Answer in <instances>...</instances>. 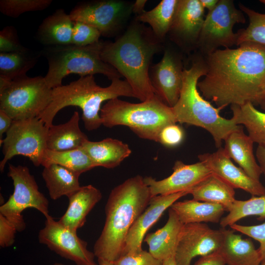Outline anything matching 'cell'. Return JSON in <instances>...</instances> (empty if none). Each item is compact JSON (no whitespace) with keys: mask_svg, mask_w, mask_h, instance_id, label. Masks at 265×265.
<instances>
[{"mask_svg":"<svg viewBox=\"0 0 265 265\" xmlns=\"http://www.w3.org/2000/svg\"><path fill=\"white\" fill-rule=\"evenodd\" d=\"M48 129L38 117L13 120L5 138L0 141L4 156L0 162V171L9 160L19 155L27 157L36 166L41 165L47 149Z\"/></svg>","mask_w":265,"mask_h":265,"instance_id":"8fae6325","label":"cell"},{"mask_svg":"<svg viewBox=\"0 0 265 265\" xmlns=\"http://www.w3.org/2000/svg\"><path fill=\"white\" fill-rule=\"evenodd\" d=\"M224 141L223 149L227 156L237 163L249 176L260 181L262 173L254 154V142L244 132L242 127L240 125L238 129L230 133Z\"/></svg>","mask_w":265,"mask_h":265,"instance_id":"7402d4cb","label":"cell"},{"mask_svg":"<svg viewBox=\"0 0 265 265\" xmlns=\"http://www.w3.org/2000/svg\"><path fill=\"white\" fill-rule=\"evenodd\" d=\"M261 93H262V94L264 97V99L265 98V81L263 82L262 86H261Z\"/></svg>","mask_w":265,"mask_h":265,"instance_id":"f907efd6","label":"cell"},{"mask_svg":"<svg viewBox=\"0 0 265 265\" xmlns=\"http://www.w3.org/2000/svg\"><path fill=\"white\" fill-rule=\"evenodd\" d=\"M188 194L187 191L166 195L153 196L148 206L130 228L123 255L136 254L143 250L142 243L148 230L159 219L164 211L179 199Z\"/></svg>","mask_w":265,"mask_h":265,"instance_id":"d6986e66","label":"cell"},{"mask_svg":"<svg viewBox=\"0 0 265 265\" xmlns=\"http://www.w3.org/2000/svg\"><path fill=\"white\" fill-rule=\"evenodd\" d=\"M205 18L199 0H179L168 34L182 52L196 51Z\"/></svg>","mask_w":265,"mask_h":265,"instance_id":"2e32d148","label":"cell"},{"mask_svg":"<svg viewBox=\"0 0 265 265\" xmlns=\"http://www.w3.org/2000/svg\"><path fill=\"white\" fill-rule=\"evenodd\" d=\"M219 0H199L202 7L208 10V12L212 10L216 6Z\"/></svg>","mask_w":265,"mask_h":265,"instance_id":"7dc6e473","label":"cell"},{"mask_svg":"<svg viewBox=\"0 0 265 265\" xmlns=\"http://www.w3.org/2000/svg\"><path fill=\"white\" fill-rule=\"evenodd\" d=\"M265 4V0H260ZM239 9L245 13L249 23L246 28L238 30L237 46L244 42H252L265 46V13H260L243 4H238Z\"/></svg>","mask_w":265,"mask_h":265,"instance_id":"e575fe53","label":"cell"},{"mask_svg":"<svg viewBox=\"0 0 265 265\" xmlns=\"http://www.w3.org/2000/svg\"><path fill=\"white\" fill-rule=\"evenodd\" d=\"M100 116L107 128L125 126L140 138L157 142L165 127L177 123L172 108L156 95L139 103L109 100L102 107Z\"/></svg>","mask_w":265,"mask_h":265,"instance_id":"8992f818","label":"cell"},{"mask_svg":"<svg viewBox=\"0 0 265 265\" xmlns=\"http://www.w3.org/2000/svg\"><path fill=\"white\" fill-rule=\"evenodd\" d=\"M173 172L168 177L157 180L152 177L144 178L153 196L166 195L187 191L193 187L212 173L202 161L187 164L177 160Z\"/></svg>","mask_w":265,"mask_h":265,"instance_id":"e0dca14e","label":"cell"},{"mask_svg":"<svg viewBox=\"0 0 265 265\" xmlns=\"http://www.w3.org/2000/svg\"><path fill=\"white\" fill-rule=\"evenodd\" d=\"M13 120L4 111L0 109V141L4 133L11 126Z\"/></svg>","mask_w":265,"mask_h":265,"instance_id":"ee69618b","label":"cell"},{"mask_svg":"<svg viewBox=\"0 0 265 265\" xmlns=\"http://www.w3.org/2000/svg\"><path fill=\"white\" fill-rule=\"evenodd\" d=\"M73 22L64 9H59L46 17L39 26L37 37L48 46L72 44Z\"/></svg>","mask_w":265,"mask_h":265,"instance_id":"d4e9b609","label":"cell"},{"mask_svg":"<svg viewBox=\"0 0 265 265\" xmlns=\"http://www.w3.org/2000/svg\"><path fill=\"white\" fill-rule=\"evenodd\" d=\"M152 197L140 175L127 179L111 190L105 206V224L94 246L95 257L114 262L123 255L128 232Z\"/></svg>","mask_w":265,"mask_h":265,"instance_id":"3957f363","label":"cell"},{"mask_svg":"<svg viewBox=\"0 0 265 265\" xmlns=\"http://www.w3.org/2000/svg\"><path fill=\"white\" fill-rule=\"evenodd\" d=\"M28 49L21 44L13 26H6L0 30V53L24 52Z\"/></svg>","mask_w":265,"mask_h":265,"instance_id":"f35d334b","label":"cell"},{"mask_svg":"<svg viewBox=\"0 0 265 265\" xmlns=\"http://www.w3.org/2000/svg\"><path fill=\"white\" fill-rule=\"evenodd\" d=\"M162 265H177L174 257H171L164 260Z\"/></svg>","mask_w":265,"mask_h":265,"instance_id":"c3c4849f","label":"cell"},{"mask_svg":"<svg viewBox=\"0 0 265 265\" xmlns=\"http://www.w3.org/2000/svg\"><path fill=\"white\" fill-rule=\"evenodd\" d=\"M133 3L117 0L85 2L76 5L69 14L73 22H81L97 29L101 35L113 36L132 11Z\"/></svg>","mask_w":265,"mask_h":265,"instance_id":"7c38bea8","label":"cell"},{"mask_svg":"<svg viewBox=\"0 0 265 265\" xmlns=\"http://www.w3.org/2000/svg\"><path fill=\"white\" fill-rule=\"evenodd\" d=\"M52 164L66 167L80 176L95 167L82 147L63 151H54L47 149L41 165L44 167Z\"/></svg>","mask_w":265,"mask_h":265,"instance_id":"1f68e13d","label":"cell"},{"mask_svg":"<svg viewBox=\"0 0 265 265\" xmlns=\"http://www.w3.org/2000/svg\"><path fill=\"white\" fill-rule=\"evenodd\" d=\"M222 230H214L204 223L184 224L174 258L177 265H191L196 257L217 251L222 239Z\"/></svg>","mask_w":265,"mask_h":265,"instance_id":"5bb4252c","label":"cell"},{"mask_svg":"<svg viewBox=\"0 0 265 265\" xmlns=\"http://www.w3.org/2000/svg\"><path fill=\"white\" fill-rule=\"evenodd\" d=\"M39 241L62 258L77 265H98L95 254L87 248V242L75 231L54 220L46 218L44 227L38 233Z\"/></svg>","mask_w":265,"mask_h":265,"instance_id":"4fadbf2b","label":"cell"},{"mask_svg":"<svg viewBox=\"0 0 265 265\" xmlns=\"http://www.w3.org/2000/svg\"><path fill=\"white\" fill-rule=\"evenodd\" d=\"M42 176L51 198L56 200L68 197L80 187V175L61 165L52 164L44 167Z\"/></svg>","mask_w":265,"mask_h":265,"instance_id":"f1b7e54d","label":"cell"},{"mask_svg":"<svg viewBox=\"0 0 265 265\" xmlns=\"http://www.w3.org/2000/svg\"><path fill=\"white\" fill-rule=\"evenodd\" d=\"M101 34L96 28L83 22H73L72 44L86 46L100 41Z\"/></svg>","mask_w":265,"mask_h":265,"instance_id":"8d00e7d4","label":"cell"},{"mask_svg":"<svg viewBox=\"0 0 265 265\" xmlns=\"http://www.w3.org/2000/svg\"><path fill=\"white\" fill-rule=\"evenodd\" d=\"M7 175L13 181L14 191L8 200L0 206V213L15 226L17 232H22L26 228L22 212L26 209H35L46 218L50 216L49 201L39 191L27 167L9 164Z\"/></svg>","mask_w":265,"mask_h":265,"instance_id":"9c48e42d","label":"cell"},{"mask_svg":"<svg viewBox=\"0 0 265 265\" xmlns=\"http://www.w3.org/2000/svg\"><path fill=\"white\" fill-rule=\"evenodd\" d=\"M245 22L243 12L236 7L233 0H219L205 17L195 52L206 57L220 47L237 46L238 35L233 32V27Z\"/></svg>","mask_w":265,"mask_h":265,"instance_id":"30bf717a","label":"cell"},{"mask_svg":"<svg viewBox=\"0 0 265 265\" xmlns=\"http://www.w3.org/2000/svg\"><path fill=\"white\" fill-rule=\"evenodd\" d=\"M238 46L218 49L205 57L207 72L197 87L220 110L247 102L259 105L264 99L261 87L265 80V46L252 42Z\"/></svg>","mask_w":265,"mask_h":265,"instance_id":"6da1fadb","label":"cell"},{"mask_svg":"<svg viewBox=\"0 0 265 265\" xmlns=\"http://www.w3.org/2000/svg\"><path fill=\"white\" fill-rule=\"evenodd\" d=\"M79 121V113L76 111L66 123L53 124L47 132V149L63 151L81 148L88 139L80 128Z\"/></svg>","mask_w":265,"mask_h":265,"instance_id":"484cf974","label":"cell"},{"mask_svg":"<svg viewBox=\"0 0 265 265\" xmlns=\"http://www.w3.org/2000/svg\"><path fill=\"white\" fill-rule=\"evenodd\" d=\"M98 265H114L113 263L102 259H98Z\"/></svg>","mask_w":265,"mask_h":265,"instance_id":"681fc988","label":"cell"},{"mask_svg":"<svg viewBox=\"0 0 265 265\" xmlns=\"http://www.w3.org/2000/svg\"><path fill=\"white\" fill-rule=\"evenodd\" d=\"M179 1L162 0L152 9L137 16L135 20L148 24L156 37L163 40L170 30Z\"/></svg>","mask_w":265,"mask_h":265,"instance_id":"f546056e","label":"cell"},{"mask_svg":"<svg viewBox=\"0 0 265 265\" xmlns=\"http://www.w3.org/2000/svg\"><path fill=\"white\" fill-rule=\"evenodd\" d=\"M111 81L109 86L103 87L96 83L93 76L89 75L54 88L51 103L38 118L49 128L59 110L68 106H78L82 110L85 128L89 131L96 130L102 125L100 112L104 102L121 96L135 98L125 80Z\"/></svg>","mask_w":265,"mask_h":265,"instance_id":"277c9868","label":"cell"},{"mask_svg":"<svg viewBox=\"0 0 265 265\" xmlns=\"http://www.w3.org/2000/svg\"><path fill=\"white\" fill-rule=\"evenodd\" d=\"M200 161L205 163L212 173L235 188H239L252 196L265 195V187L260 181L249 176L240 167L235 165L220 147L212 153L198 156Z\"/></svg>","mask_w":265,"mask_h":265,"instance_id":"ac0fdd59","label":"cell"},{"mask_svg":"<svg viewBox=\"0 0 265 265\" xmlns=\"http://www.w3.org/2000/svg\"><path fill=\"white\" fill-rule=\"evenodd\" d=\"M222 230V239L217 251L226 265H260L262 260L252 240L243 238L233 230Z\"/></svg>","mask_w":265,"mask_h":265,"instance_id":"44dd1931","label":"cell"},{"mask_svg":"<svg viewBox=\"0 0 265 265\" xmlns=\"http://www.w3.org/2000/svg\"><path fill=\"white\" fill-rule=\"evenodd\" d=\"M184 69L182 54L169 47L164 50L161 59L150 69V79L156 95L171 107L180 97Z\"/></svg>","mask_w":265,"mask_h":265,"instance_id":"9a60e30c","label":"cell"},{"mask_svg":"<svg viewBox=\"0 0 265 265\" xmlns=\"http://www.w3.org/2000/svg\"><path fill=\"white\" fill-rule=\"evenodd\" d=\"M197 201L219 204L228 212L236 200L234 188L212 173L189 191Z\"/></svg>","mask_w":265,"mask_h":265,"instance_id":"83f0119b","label":"cell"},{"mask_svg":"<svg viewBox=\"0 0 265 265\" xmlns=\"http://www.w3.org/2000/svg\"><path fill=\"white\" fill-rule=\"evenodd\" d=\"M52 2V0H0V11L5 16L16 18L25 12L43 10Z\"/></svg>","mask_w":265,"mask_h":265,"instance_id":"d590c367","label":"cell"},{"mask_svg":"<svg viewBox=\"0 0 265 265\" xmlns=\"http://www.w3.org/2000/svg\"><path fill=\"white\" fill-rule=\"evenodd\" d=\"M104 41L86 46L72 44L48 46L42 53L48 62V70L44 77L52 89L61 86L63 79L71 74L80 77L102 74L111 81L122 76L112 66L104 62L101 53Z\"/></svg>","mask_w":265,"mask_h":265,"instance_id":"52a82bcc","label":"cell"},{"mask_svg":"<svg viewBox=\"0 0 265 265\" xmlns=\"http://www.w3.org/2000/svg\"><path fill=\"white\" fill-rule=\"evenodd\" d=\"M183 225L169 208L168 218L164 226L154 233L148 234L143 240L149 246V252L162 261L174 257Z\"/></svg>","mask_w":265,"mask_h":265,"instance_id":"603a6c76","label":"cell"},{"mask_svg":"<svg viewBox=\"0 0 265 265\" xmlns=\"http://www.w3.org/2000/svg\"><path fill=\"white\" fill-rule=\"evenodd\" d=\"M259 105L262 109L265 110V98L262 100Z\"/></svg>","mask_w":265,"mask_h":265,"instance_id":"816d5d0a","label":"cell"},{"mask_svg":"<svg viewBox=\"0 0 265 265\" xmlns=\"http://www.w3.org/2000/svg\"><path fill=\"white\" fill-rule=\"evenodd\" d=\"M17 232L15 226L0 213V246L5 248L12 246L15 242Z\"/></svg>","mask_w":265,"mask_h":265,"instance_id":"b9f144b4","label":"cell"},{"mask_svg":"<svg viewBox=\"0 0 265 265\" xmlns=\"http://www.w3.org/2000/svg\"><path fill=\"white\" fill-rule=\"evenodd\" d=\"M69 204L64 214L58 220L64 226L77 232L86 222V216L101 200L102 194L91 185L80 186L67 197Z\"/></svg>","mask_w":265,"mask_h":265,"instance_id":"ffe728a7","label":"cell"},{"mask_svg":"<svg viewBox=\"0 0 265 265\" xmlns=\"http://www.w3.org/2000/svg\"><path fill=\"white\" fill-rule=\"evenodd\" d=\"M229 227L235 231L239 232L258 241L260 246L258 250L261 258L262 263L265 262V222L251 226L235 223Z\"/></svg>","mask_w":265,"mask_h":265,"instance_id":"74e56055","label":"cell"},{"mask_svg":"<svg viewBox=\"0 0 265 265\" xmlns=\"http://www.w3.org/2000/svg\"><path fill=\"white\" fill-rule=\"evenodd\" d=\"M52 94L44 77L12 80L0 77V109L13 120L38 117L51 103Z\"/></svg>","mask_w":265,"mask_h":265,"instance_id":"ba28073f","label":"cell"},{"mask_svg":"<svg viewBox=\"0 0 265 265\" xmlns=\"http://www.w3.org/2000/svg\"><path fill=\"white\" fill-rule=\"evenodd\" d=\"M113 263L114 265H162L163 261L143 250L136 254H124Z\"/></svg>","mask_w":265,"mask_h":265,"instance_id":"ab89813d","label":"cell"},{"mask_svg":"<svg viewBox=\"0 0 265 265\" xmlns=\"http://www.w3.org/2000/svg\"><path fill=\"white\" fill-rule=\"evenodd\" d=\"M228 212L219 222L223 228L249 216H256L258 220H264L265 219V195L252 196L246 200L236 199Z\"/></svg>","mask_w":265,"mask_h":265,"instance_id":"836d02e7","label":"cell"},{"mask_svg":"<svg viewBox=\"0 0 265 265\" xmlns=\"http://www.w3.org/2000/svg\"><path fill=\"white\" fill-rule=\"evenodd\" d=\"M256 157L262 173L265 178V145H258L256 149Z\"/></svg>","mask_w":265,"mask_h":265,"instance_id":"f6af8a7d","label":"cell"},{"mask_svg":"<svg viewBox=\"0 0 265 265\" xmlns=\"http://www.w3.org/2000/svg\"><path fill=\"white\" fill-rule=\"evenodd\" d=\"M260 265H265V262H262Z\"/></svg>","mask_w":265,"mask_h":265,"instance_id":"db71d44e","label":"cell"},{"mask_svg":"<svg viewBox=\"0 0 265 265\" xmlns=\"http://www.w3.org/2000/svg\"><path fill=\"white\" fill-rule=\"evenodd\" d=\"M170 208L183 224L219 223L226 210L221 205L193 199L175 202Z\"/></svg>","mask_w":265,"mask_h":265,"instance_id":"4316f807","label":"cell"},{"mask_svg":"<svg viewBox=\"0 0 265 265\" xmlns=\"http://www.w3.org/2000/svg\"><path fill=\"white\" fill-rule=\"evenodd\" d=\"M206 72L205 57L196 53L190 67L184 69L180 97L172 108L177 123L205 129L212 135L219 148L222 141L240 125H237L232 118L222 117L219 114L221 110L200 95L197 83Z\"/></svg>","mask_w":265,"mask_h":265,"instance_id":"5b68a950","label":"cell"},{"mask_svg":"<svg viewBox=\"0 0 265 265\" xmlns=\"http://www.w3.org/2000/svg\"><path fill=\"white\" fill-rule=\"evenodd\" d=\"M39 53L30 51L0 53V76L12 80L26 76L36 64Z\"/></svg>","mask_w":265,"mask_h":265,"instance_id":"d6a6232c","label":"cell"},{"mask_svg":"<svg viewBox=\"0 0 265 265\" xmlns=\"http://www.w3.org/2000/svg\"><path fill=\"white\" fill-rule=\"evenodd\" d=\"M161 49L152 30L135 20L114 42H104L101 57L125 78L136 98L144 102L155 95L149 71L152 59Z\"/></svg>","mask_w":265,"mask_h":265,"instance_id":"7a4b0ae2","label":"cell"},{"mask_svg":"<svg viewBox=\"0 0 265 265\" xmlns=\"http://www.w3.org/2000/svg\"><path fill=\"white\" fill-rule=\"evenodd\" d=\"M146 0H137L132 4V13L136 14L137 16L141 14L144 10Z\"/></svg>","mask_w":265,"mask_h":265,"instance_id":"bcb514c9","label":"cell"},{"mask_svg":"<svg viewBox=\"0 0 265 265\" xmlns=\"http://www.w3.org/2000/svg\"><path fill=\"white\" fill-rule=\"evenodd\" d=\"M232 119L237 125H243L254 142L265 145V113L256 109L251 102L232 105Z\"/></svg>","mask_w":265,"mask_h":265,"instance_id":"4dcf8cb0","label":"cell"},{"mask_svg":"<svg viewBox=\"0 0 265 265\" xmlns=\"http://www.w3.org/2000/svg\"><path fill=\"white\" fill-rule=\"evenodd\" d=\"M53 265H64L63 264L60 263H55Z\"/></svg>","mask_w":265,"mask_h":265,"instance_id":"f5cc1de1","label":"cell"},{"mask_svg":"<svg viewBox=\"0 0 265 265\" xmlns=\"http://www.w3.org/2000/svg\"><path fill=\"white\" fill-rule=\"evenodd\" d=\"M81 147L95 167H116L132 153L128 144L112 138H106L100 141H91L88 139Z\"/></svg>","mask_w":265,"mask_h":265,"instance_id":"cb8c5ba5","label":"cell"},{"mask_svg":"<svg viewBox=\"0 0 265 265\" xmlns=\"http://www.w3.org/2000/svg\"><path fill=\"white\" fill-rule=\"evenodd\" d=\"M192 265H226L220 254L215 251L202 256Z\"/></svg>","mask_w":265,"mask_h":265,"instance_id":"7bdbcfd3","label":"cell"},{"mask_svg":"<svg viewBox=\"0 0 265 265\" xmlns=\"http://www.w3.org/2000/svg\"><path fill=\"white\" fill-rule=\"evenodd\" d=\"M184 137L181 127L176 124L165 127L161 131L159 142L167 147H175L180 144Z\"/></svg>","mask_w":265,"mask_h":265,"instance_id":"60d3db41","label":"cell"}]
</instances>
